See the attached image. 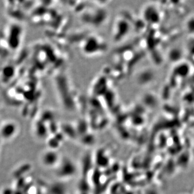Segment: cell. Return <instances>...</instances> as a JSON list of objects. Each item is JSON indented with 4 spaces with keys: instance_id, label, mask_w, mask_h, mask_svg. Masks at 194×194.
<instances>
[{
    "instance_id": "cell-1",
    "label": "cell",
    "mask_w": 194,
    "mask_h": 194,
    "mask_svg": "<svg viewBox=\"0 0 194 194\" xmlns=\"http://www.w3.org/2000/svg\"><path fill=\"white\" fill-rule=\"evenodd\" d=\"M17 131V126L11 121L7 122L0 126V136L5 140L12 139Z\"/></svg>"
},
{
    "instance_id": "cell-2",
    "label": "cell",
    "mask_w": 194,
    "mask_h": 194,
    "mask_svg": "<svg viewBox=\"0 0 194 194\" xmlns=\"http://www.w3.org/2000/svg\"><path fill=\"white\" fill-rule=\"evenodd\" d=\"M58 154L53 149L48 150L43 153L41 157V161L44 166L47 167H51L58 162Z\"/></svg>"
},
{
    "instance_id": "cell-3",
    "label": "cell",
    "mask_w": 194,
    "mask_h": 194,
    "mask_svg": "<svg viewBox=\"0 0 194 194\" xmlns=\"http://www.w3.org/2000/svg\"><path fill=\"white\" fill-rule=\"evenodd\" d=\"M50 194H64L65 193V188L61 184L53 183L50 187Z\"/></svg>"
},
{
    "instance_id": "cell-4",
    "label": "cell",
    "mask_w": 194,
    "mask_h": 194,
    "mask_svg": "<svg viewBox=\"0 0 194 194\" xmlns=\"http://www.w3.org/2000/svg\"><path fill=\"white\" fill-rule=\"evenodd\" d=\"M1 123H0V126H1Z\"/></svg>"
}]
</instances>
